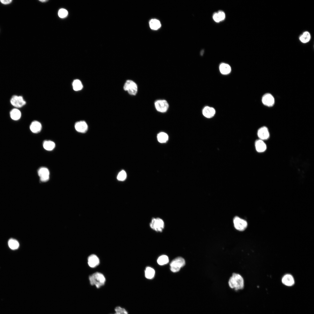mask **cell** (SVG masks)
<instances>
[{"label": "cell", "mask_w": 314, "mask_h": 314, "mask_svg": "<svg viewBox=\"0 0 314 314\" xmlns=\"http://www.w3.org/2000/svg\"><path fill=\"white\" fill-rule=\"evenodd\" d=\"M68 14L67 10L64 9H61L58 11V15L61 18H63L66 17Z\"/></svg>", "instance_id": "cell-30"}, {"label": "cell", "mask_w": 314, "mask_h": 314, "mask_svg": "<svg viewBox=\"0 0 314 314\" xmlns=\"http://www.w3.org/2000/svg\"><path fill=\"white\" fill-rule=\"evenodd\" d=\"M38 174L41 181H47L49 179V171L46 167H41L38 170Z\"/></svg>", "instance_id": "cell-9"}, {"label": "cell", "mask_w": 314, "mask_h": 314, "mask_svg": "<svg viewBox=\"0 0 314 314\" xmlns=\"http://www.w3.org/2000/svg\"><path fill=\"white\" fill-rule=\"evenodd\" d=\"M149 225L154 230L161 232L164 228L165 223L162 219L159 217H154L151 219Z\"/></svg>", "instance_id": "cell-3"}, {"label": "cell", "mask_w": 314, "mask_h": 314, "mask_svg": "<svg viewBox=\"0 0 314 314\" xmlns=\"http://www.w3.org/2000/svg\"><path fill=\"white\" fill-rule=\"evenodd\" d=\"M149 25L151 28L154 30L158 29L161 26L160 22L156 19H152L149 22Z\"/></svg>", "instance_id": "cell-20"}, {"label": "cell", "mask_w": 314, "mask_h": 314, "mask_svg": "<svg viewBox=\"0 0 314 314\" xmlns=\"http://www.w3.org/2000/svg\"><path fill=\"white\" fill-rule=\"evenodd\" d=\"M157 139L158 142L161 143L166 142L168 140V135L164 132H160L157 135Z\"/></svg>", "instance_id": "cell-25"}, {"label": "cell", "mask_w": 314, "mask_h": 314, "mask_svg": "<svg viewBox=\"0 0 314 314\" xmlns=\"http://www.w3.org/2000/svg\"><path fill=\"white\" fill-rule=\"evenodd\" d=\"M11 104L15 108L22 107L26 104V101L22 96L17 95H13L10 99Z\"/></svg>", "instance_id": "cell-7"}, {"label": "cell", "mask_w": 314, "mask_h": 314, "mask_svg": "<svg viewBox=\"0 0 314 314\" xmlns=\"http://www.w3.org/2000/svg\"><path fill=\"white\" fill-rule=\"evenodd\" d=\"M154 106L157 111L162 113L166 112L169 107L168 102L164 99L156 100L154 103Z\"/></svg>", "instance_id": "cell-8"}, {"label": "cell", "mask_w": 314, "mask_h": 314, "mask_svg": "<svg viewBox=\"0 0 314 314\" xmlns=\"http://www.w3.org/2000/svg\"><path fill=\"white\" fill-rule=\"evenodd\" d=\"M155 271L154 270L150 267H147L145 271V276L148 279H152L153 278L155 274Z\"/></svg>", "instance_id": "cell-24"}, {"label": "cell", "mask_w": 314, "mask_h": 314, "mask_svg": "<svg viewBox=\"0 0 314 314\" xmlns=\"http://www.w3.org/2000/svg\"><path fill=\"white\" fill-rule=\"evenodd\" d=\"M213 18L214 20L216 22H219L221 21L217 13H215L213 14Z\"/></svg>", "instance_id": "cell-32"}, {"label": "cell", "mask_w": 314, "mask_h": 314, "mask_svg": "<svg viewBox=\"0 0 314 314\" xmlns=\"http://www.w3.org/2000/svg\"><path fill=\"white\" fill-rule=\"evenodd\" d=\"M311 38L310 33L307 31L304 32L299 37V40L301 42L306 43L308 42Z\"/></svg>", "instance_id": "cell-26"}, {"label": "cell", "mask_w": 314, "mask_h": 314, "mask_svg": "<svg viewBox=\"0 0 314 314\" xmlns=\"http://www.w3.org/2000/svg\"><path fill=\"white\" fill-rule=\"evenodd\" d=\"M99 263V259L95 255L92 254L88 257V264L90 267H94L98 265Z\"/></svg>", "instance_id": "cell-13"}, {"label": "cell", "mask_w": 314, "mask_h": 314, "mask_svg": "<svg viewBox=\"0 0 314 314\" xmlns=\"http://www.w3.org/2000/svg\"><path fill=\"white\" fill-rule=\"evenodd\" d=\"M282 281L284 284L288 286H292L295 282L293 277L290 274L285 275L282 278Z\"/></svg>", "instance_id": "cell-15"}, {"label": "cell", "mask_w": 314, "mask_h": 314, "mask_svg": "<svg viewBox=\"0 0 314 314\" xmlns=\"http://www.w3.org/2000/svg\"><path fill=\"white\" fill-rule=\"evenodd\" d=\"M219 68L220 72L223 74H228L231 71L230 66L228 64L225 63L221 64Z\"/></svg>", "instance_id": "cell-19"}, {"label": "cell", "mask_w": 314, "mask_h": 314, "mask_svg": "<svg viewBox=\"0 0 314 314\" xmlns=\"http://www.w3.org/2000/svg\"><path fill=\"white\" fill-rule=\"evenodd\" d=\"M233 223L235 229L239 231H244L247 226V222L238 216L234 217Z\"/></svg>", "instance_id": "cell-6"}, {"label": "cell", "mask_w": 314, "mask_h": 314, "mask_svg": "<svg viewBox=\"0 0 314 314\" xmlns=\"http://www.w3.org/2000/svg\"><path fill=\"white\" fill-rule=\"evenodd\" d=\"M228 284L231 288L235 290H242L244 286V280L241 275L234 273L230 278Z\"/></svg>", "instance_id": "cell-1"}, {"label": "cell", "mask_w": 314, "mask_h": 314, "mask_svg": "<svg viewBox=\"0 0 314 314\" xmlns=\"http://www.w3.org/2000/svg\"><path fill=\"white\" fill-rule=\"evenodd\" d=\"M44 148L47 151H51L55 147V144L53 142L50 140H46L43 143Z\"/></svg>", "instance_id": "cell-21"}, {"label": "cell", "mask_w": 314, "mask_h": 314, "mask_svg": "<svg viewBox=\"0 0 314 314\" xmlns=\"http://www.w3.org/2000/svg\"><path fill=\"white\" fill-rule=\"evenodd\" d=\"M220 21H222L224 20L225 18V14L224 13L221 11H219L217 13Z\"/></svg>", "instance_id": "cell-31"}, {"label": "cell", "mask_w": 314, "mask_h": 314, "mask_svg": "<svg viewBox=\"0 0 314 314\" xmlns=\"http://www.w3.org/2000/svg\"><path fill=\"white\" fill-rule=\"evenodd\" d=\"M123 88L124 90L131 95H135L138 91V86L133 81L127 80L125 83Z\"/></svg>", "instance_id": "cell-5"}, {"label": "cell", "mask_w": 314, "mask_h": 314, "mask_svg": "<svg viewBox=\"0 0 314 314\" xmlns=\"http://www.w3.org/2000/svg\"><path fill=\"white\" fill-rule=\"evenodd\" d=\"M115 310V313L114 314H128L127 312L125 309L120 306L116 307Z\"/></svg>", "instance_id": "cell-28"}, {"label": "cell", "mask_w": 314, "mask_h": 314, "mask_svg": "<svg viewBox=\"0 0 314 314\" xmlns=\"http://www.w3.org/2000/svg\"><path fill=\"white\" fill-rule=\"evenodd\" d=\"M185 264V261L181 257H178L174 259L170 264L171 270L173 272H178Z\"/></svg>", "instance_id": "cell-4"}, {"label": "cell", "mask_w": 314, "mask_h": 314, "mask_svg": "<svg viewBox=\"0 0 314 314\" xmlns=\"http://www.w3.org/2000/svg\"><path fill=\"white\" fill-rule=\"evenodd\" d=\"M11 0H1L0 1L1 2L4 4H8L12 2Z\"/></svg>", "instance_id": "cell-33"}, {"label": "cell", "mask_w": 314, "mask_h": 314, "mask_svg": "<svg viewBox=\"0 0 314 314\" xmlns=\"http://www.w3.org/2000/svg\"><path fill=\"white\" fill-rule=\"evenodd\" d=\"M40 1L41 2H43L46 1H46V0H40Z\"/></svg>", "instance_id": "cell-34"}, {"label": "cell", "mask_w": 314, "mask_h": 314, "mask_svg": "<svg viewBox=\"0 0 314 314\" xmlns=\"http://www.w3.org/2000/svg\"><path fill=\"white\" fill-rule=\"evenodd\" d=\"M42 126L41 124L38 121H34L31 123L30 129L31 131L33 133H37L41 130Z\"/></svg>", "instance_id": "cell-14"}, {"label": "cell", "mask_w": 314, "mask_h": 314, "mask_svg": "<svg viewBox=\"0 0 314 314\" xmlns=\"http://www.w3.org/2000/svg\"><path fill=\"white\" fill-rule=\"evenodd\" d=\"M262 101L263 104L267 106H272L274 103L273 96L270 93L265 94L263 97Z\"/></svg>", "instance_id": "cell-10"}, {"label": "cell", "mask_w": 314, "mask_h": 314, "mask_svg": "<svg viewBox=\"0 0 314 314\" xmlns=\"http://www.w3.org/2000/svg\"><path fill=\"white\" fill-rule=\"evenodd\" d=\"M73 88L75 91L81 90L83 88L81 81L79 79H76L74 80L72 83Z\"/></svg>", "instance_id": "cell-23"}, {"label": "cell", "mask_w": 314, "mask_h": 314, "mask_svg": "<svg viewBox=\"0 0 314 314\" xmlns=\"http://www.w3.org/2000/svg\"><path fill=\"white\" fill-rule=\"evenodd\" d=\"M157 261L158 264L160 265L166 264L169 262L168 257L165 255L161 256L158 258Z\"/></svg>", "instance_id": "cell-27"}, {"label": "cell", "mask_w": 314, "mask_h": 314, "mask_svg": "<svg viewBox=\"0 0 314 314\" xmlns=\"http://www.w3.org/2000/svg\"><path fill=\"white\" fill-rule=\"evenodd\" d=\"M10 116L12 119L14 120H17L19 119L21 116V111L17 108H15L11 110L10 112Z\"/></svg>", "instance_id": "cell-18"}, {"label": "cell", "mask_w": 314, "mask_h": 314, "mask_svg": "<svg viewBox=\"0 0 314 314\" xmlns=\"http://www.w3.org/2000/svg\"><path fill=\"white\" fill-rule=\"evenodd\" d=\"M257 135L260 140H265L270 137V134L268 129L265 126L260 128L257 132Z\"/></svg>", "instance_id": "cell-11"}, {"label": "cell", "mask_w": 314, "mask_h": 314, "mask_svg": "<svg viewBox=\"0 0 314 314\" xmlns=\"http://www.w3.org/2000/svg\"><path fill=\"white\" fill-rule=\"evenodd\" d=\"M8 244L9 248L13 250L18 249L19 245L18 242L16 240L13 238H11L9 240Z\"/></svg>", "instance_id": "cell-22"}, {"label": "cell", "mask_w": 314, "mask_h": 314, "mask_svg": "<svg viewBox=\"0 0 314 314\" xmlns=\"http://www.w3.org/2000/svg\"><path fill=\"white\" fill-rule=\"evenodd\" d=\"M74 127L77 131L81 133L86 132L88 129V126L86 123L84 121L77 122L75 124Z\"/></svg>", "instance_id": "cell-12"}, {"label": "cell", "mask_w": 314, "mask_h": 314, "mask_svg": "<svg viewBox=\"0 0 314 314\" xmlns=\"http://www.w3.org/2000/svg\"><path fill=\"white\" fill-rule=\"evenodd\" d=\"M255 147L256 151L258 152H264L266 149L265 144L261 140H257L255 143Z\"/></svg>", "instance_id": "cell-16"}, {"label": "cell", "mask_w": 314, "mask_h": 314, "mask_svg": "<svg viewBox=\"0 0 314 314\" xmlns=\"http://www.w3.org/2000/svg\"><path fill=\"white\" fill-rule=\"evenodd\" d=\"M126 177V172L123 170L120 171L118 174L117 176V179L119 181H124Z\"/></svg>", "instance_id": "cell-29"}, {"label": "cell", "mask_w": 314, "mask_h": 314, "mask_svg": "<svg viewBox=\"0 0 314 314\" xmlns=\"http://www.w3.org/2000/svg\"><path fill=\"white\" fill-rule=\"evenodd\" d=\"M89 280L91 285L95 286L97 288L104 286L106 281L104 275L99 272L94 273L90 276Z\"/></svg>", "instance_id": "cell-2"}, {"label": "cell", "mask_w": 314, "mask_h": 314, "mask_svg": "<svg viewBox=\"0 0 314 314\" xmlns=\"http://www.w3.org/2000/svg\"><path fill=\"white\" fill-rule=\"evenodd\" d=\"M215 110L214 108L209 106H206L203 109L202 113L206 117L210 118L213 117L215 113Z\"/></svg>", "instance_id": "cell-17"}]
</instances>
